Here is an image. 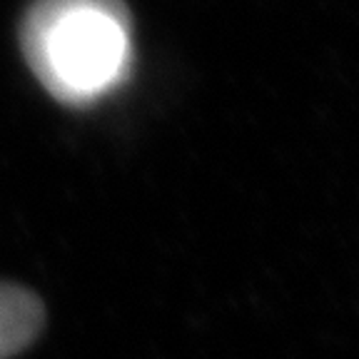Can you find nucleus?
I'll return each instance as SVG.
<instances>
[{"label": "nucleus", "instance_id": "nucleus-1", "mask_svg": "<svg viewBox=\"0 0 359 359\" xmlns=\"http://www.w3.org/2000/svg\"><path fill=\"white\" fill-rule=\"evenodd\" d=\"M20 48L57 102L90 107L133 73V18L123 0H35Z\"/></svg>", "mask_w": 359, "mask_h": 359}, {"label": "nucleus", "instance_id": "nucleus-2", "mask_svg": "<svg viewBox=\"0 0 359 359\" xmlns=\"http://www.w3.org/2000/svg\"><path fill=\"white\" fill-rule=\"evenodd\" d=\"M45 325V307L35 292L0 282V359H11L35 342Z\"/></svg>", "mask_w": 359, "mask_h": 359}]
</instances>
